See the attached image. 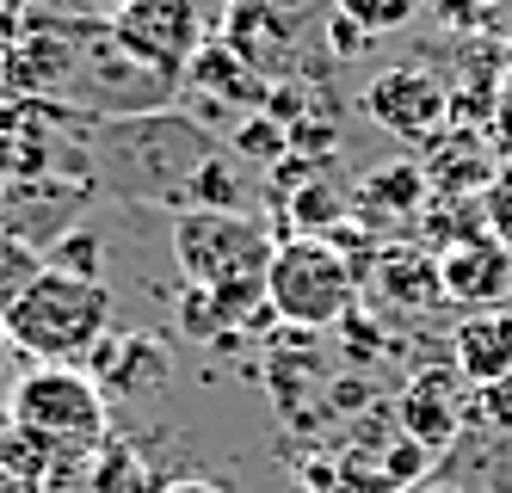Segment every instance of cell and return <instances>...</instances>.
I'll return each mask as SVG.
<instances>
[{
  "mask_svg": "<svg viewBox=\"0 0 512 493\" xmlns=\"http://www.w3.org/2000/svg\"><path fill=\"white\" fill-rule=\"evenodd\" d=\"M278 241L241 210H179L173 216V259L192 290L216 296L229 327L253 309H266V265Z\"/></svg>",
  "mask_w": 512,
  "mask_h": 493,
  "instance_id": "cell-1",
  "label": "cell"
},
{
  "mask_svg": "<svg viewBox=\"0 0 512 493\" xmlns=\"http://www.w3.org/2000/svg\"><path fill=\"white\" fill-rule=\"evenodd\" d=\"M105 321H112V296H105L99 278H75L62 265H44L0 327H7L13 352L38 364H81L99 352Z\"/></svg>",
  "mask_w": 512,
  "mask_h": 493,
  "instance_id": "cell-2",
  "label": "cell"
},
{
  "mask_svg": "<svg viewBox=\"0 0 512 493\" xmlns=\"http://www.w3.org/2000/svg\"><path fill=\"white\" fill-rule=\"evenodd\" d=\"M7 426L38 444L56 469H68L75 457L105 444V395L75 364H38L7 395Z\"/></svg>",
  "mask_w": 512,
  "mask_h": 493,
  "instance_id": "cell-3",
  "label": "cell"
},
{
  "mask_svg": "<svg viewBox=\"0 0 512 493\" xmlns=\"http://www.w3.org/2000/svg\"><path fill=\"white\" fill-rule=\"evenodd\" d=\"M358 259L327 241V235H284L272 265H266V309L284 321V327H303V333H321V327H340L352 309H358Z\"/></svg>",
  "mask_w": 512,
  "mask_h": 493,
  "instance_id": "cell-4",
  "label": "cell"
},
{
  "mask_svg": "<svg viewBox=\"0 0 512 493\" xmlns=\"http://www.w3.org/2000/svg\"><path fill=\"white\" fill-rule=\"evenodd\" d=\"M118 130H124V142L105 130V142H118V148H99V155L118 161L130 192H142L149 204H167V210H192V185L216 161V142L186 118H142V124H118Z\"/></svg>",
  "mask_w": 512,
  "mask_h": 493,
  "instance_id": "cell-5",
  "label": "cell"
},
{
  "mask_svg": "<svg viewBox=\"0 0 512 493\" xmlns=\"http://www.w3.org/2000/svg\"><path fill=\"white\" fill-rule=\"evenodd\" d=\"M112 44L155 81H179L192 74L198 50H204V13L198 0H124L112 13Z\"/></svg>",
  "mask_w": 512,
  "mask_h": 493,
  "instance_id": "cell-6",
  "label": "cell"
},
{
  "mask_svg": "<svg viewBox=\"0 0 512 493\" xmlns=\"http://www.w3.org/2000/svg\"><path fill=\"white\" fill-rule=\"evenodd\" d=\"M358 111H364V118H371L383 136L426 148L438 130H445V118H451V93L438 87L426 68H383L377 81L358 93Z\"/></svg>",
  "mask_w": 512,
  "mask_h": 493,
  "instance_id": "cell-7",
  "label": "cell"
},
{
  "mask_svg": "<svg viewBox=\"0 0 512 493\" xmlns=\"http://www.w3.org/2000/svg\"><path fill=\"white\" fill-rule=\"evenodd\" d=\"M438 284H445V302H463V309H506L512 296V247H500L494 235H469L457 247L438 253Z\"/></svg>",
  "mask_w": 512,
  "mask_h": 493,
  "instance_id": "cell-8",
  "label": "cell"
},
{
  "mask_svg": "<svg viewBox=\"0 0 512 493\" xmlns=\"http://www.w3.org/2000/svg\"><path fill=\"white\" fill-rule=\"evenodd\" d=\"M451 370H420L414 383L401 389V401H395L401 432H408V444H420V450H445L463 432V395H457V376Z\"/></svg>",
  "mask_w": 512,
  "mask_h": 493,
  "instance_id": "cell-9",
  "label": "cell"
},
{
  "mask_svg": "<svg viewBox=\"0 0 512 493\" xmlns=\"http://www.w3.org/2000/svg\"><path fill=\"white\" fill-rule=\"evenodd\" d=\"M451 364L469 389H494L512 376V309H475L451 333Z\"/></svg>",
  "mask_w": 512,
  "mask_h": 493,
  "instance_id": "cell-10",
  "label": "cell"
},
{
  "mask_svg": "<svg viewBox=\"0 0 512 493\" xmlns=\"http://www.w3.org/2000/svg\"><path fill=\"white\" fill-rule=\"evenodd\" d=\"M44 493H155L149 469H142V457L130 444L105 438L99 450H87V457H75L68 469H56L44 481Z\"/></svg>",
  "mask_w": 512,
  "mask_h": 493,
  "instance_id": "cell-11",
  "label": "cell"
},
{
  "mask_svg": "<svg viewBox=\"0 0 512 493\" xmlns=\"http://www.w3.org/2000/svg\"><path fill=\"white\" fill-rule=\"evenodd\" d=\"M99 395L105 389H124V395H161L167 389V352L155 346L149 333H130V339H99V352L87 358Z\"/></svg>",
  "mask_w": 512,
  "mask_h": 493,
  "instance_id": "cell-12",
  "label": "cell"
},
{
  "mask_svg": "<svg viewBox=\"0 0 512 493\" xmlns=\"http://www.w3.org/2000/svg\"><path fill=\"white\" fill-rule=\"evenodd\" d=\"M290 19L278 13V0H235L229 13V50L253 74H284L290 68Z\"/></svg>",
  "mask_w": 512,
  "mask_h": 493,
  "instance_id": "cell-13",
  "label": "cell"
},
{
  "mask_svg": "<svg viewBox=\"0 0 512 493\" xmlns=\"http://www.w3.org/2000/svg\"><path fill=\"white\" fill-rule=\"evenodd\" d=\"M426 204H432V179L420 161H395L383 173H364L352 192V210L364 222H414V216H426Z\"/></svg>",
  "mask_w": 512,
  "mask_h": 493,
  "instance_id": "cell-14",
  "label": "cell"
},
{
  "mask_svg": "<svg viewBox=\"0 0 512 493\" xmlns=\"http://www.w3.org/2000/svg\"><path fill=\"white\" fill-rule=\"evenodd\" d=\"M377 284H383L389 302H401V309L445 302V284H438V259H420V247H383V259H377Z\"/></svg>",
  "mask_w": 512,
  "mask_h": 493,
  "instance_id": "cell-15",
  "label": "cell"
},
{
  "mask_svg": "<svg viewBox=\"0 0 512 493\" xmlns=\"http://www.w3.org/2000/svg\"><path fill=\"white\" fill-rule=\"evenodd\" d=\"M284 210H290V235H327V241H334L346 229V216H352V198L340 192L334 179L309 173L297 192L284 198Z\"/></svg>",
  "mask_w": 512,
  "mask_h": 493,
  "instance_id": "cell-16",
  "label": "cell"
},
{
  "mask_svg": "<svg viewBox=\"0 0 512 493\" xmlns=\"http://www.w3.org/2000/svg\"><path fill=\"white\" fill-rule=\"evenodd\" d=\"M44 265L50 259H38V247H31V241H19V235L0 229V321L13 315V302L31 290V278H38Z\"/></svg>",
  "mask_w": 512,
  "mask_h": 493,
  "instance_id": "cell-17",
  "label": "cell"
},
{
  "mask_svg": "<svg viewBox=\"0 0 512 493\" xmlns=\"http://www.w3.org/2000/svg\"><path fill=\"white\" fill-rule=\"evenodd\" d=\"M192 81L198 87H223V93H241V99H260V74H253L229 44H216V50H198V62H192Z\"/></svg>",
  "mask_w": 512,
  "mask_h": 493,
  "instance_id": "cell-18",
  "label": "cell"
},
{
  "mask_svg": "<svg viewBox=\"0 0 512 493\" xmlns=\"http://www.w3.org/2000/svg\"><path fill=\"white\" fill-rule=\"evenodd\" d=\"M426 7V0H334V13H346V19H358L371 37H383V31H401V25H414V13Z\"/></svg>",
  "mask_w": 512,
  "mask_h": 493,
  "instance_id": "cell-19",
  "label": "cell"
},
{
  "mask_svg": "<svg viewBox=\"0 0 512 493\" xmlns=\"http://www.w3.org/2000/svg\"><path fill=\"white\" fill-rule=\"evenodd\" d=\"M482 216H488V235L512 247V161H500L494 179L482 185Z\"/></svg>",
  "mask_w": 512,
  "mask_h": 493,
  "instance_id": "cell-20",
  "label": "cell"
},
{
  "mask_svg": "<svg viewBox=\"0 0 512 493\" xmlns=\"http://www.w3.org/2000/svg\"><path fill=\"white\" fill-rule=\"evenodd\" d=\"M488 136H494V148H500V161H512V62L500 68L494 111H488Z\"/></svg>",
  "mask_w": 512,
  "mask_h": 493,
  "instance_id": "cell-21",
  "label": "cell"
},
{
  "mask_svg": "<svg viewBox=\"0 0 512 493\" xmlns=\"http://www.w3.org/2000/svg\"><path fill=\"white\" fill-rule=\"evenodd\" d=\"M93 247H99L93 235H81V229H68L50 265H62V272H75V278H99V253H93Z\"/></svg>",
  "mask_w": 512,
  "mask_h": 493,
  "instance_id": "cell-22",
  "label": "cell"
},
{
  "mask_svg": "<svg viewBox=\"0 0 512 493\" xmlns=\"http://www.w3.org/2000/svg\"><path fill=\"white\" fill-rule=\"evenodd\" d=\"M284 142H290V136H284L278 124H241V130H235V148H241V155H253V161H278Z\"/></svg>",
  "mask_w": 512,
  "mask_h": 493,
  "instance_id": "cell-23",
  "label": "cell"
},
{
  "mask_svg": "<svg viewBox=\"0 0 512 493\" xmlns=\"http://www.w3.org/2000/svg\"><path fill=\"white\" fill-rule=\"evenodd\" d=\"M327 37H334V56H358L364 44H371V31H364L358 19H346V13L327 19Z\"/></svg>",
  "mask_w": 512,
  "mask_h": 493,
  "instance_id": "cell-24",
  "label": "cell"
},
{
  "mask_svg": "<svg viewBox=\"0 0 512 493\" xmlns=\"http://www.w3.org/2000/svg\"><path fill=\"white\" fill-rule=\"evenodd\" d=\"M482 413H488V426H512V376L494 389H482Z\"/></svg>",
  "mask_w": 512,
  "mask_h": 493,
  "instance_id": "cell-25",
  "label": "cell"
},
{
  "mask_svg": "<svg viewBox=\"0 0 512 493\" xmlns=\"http://www.w3.org/2000/svg\"><path fill=\"white\" fill-rule=\"evenodd\" d=\"M155 493H223V487H216V481H167Z\"/></svg>",
  "mask_w": 512,
  "mask_h": 493,
  "instance_id": "cell-26",
  "label": "cell"
},
{
  "mask_svg": "<svg viewBox=\"0 0 512 493\" xmlns=\"http://www.w3.org/2000/svg\"><path fill=\"white\" fill-rule=\"evenodd\" d=\"M0 358H7V327H0Z\"/></svg>",
  "mask_w": 512,
  "mask_h": 493,
  "instance_id": "cell-27",
  "label": "cell"
},
{
  "mask_svg": "<svg viewBox=\"0 0 512 493\" xmlns=\"http://www.w3.org/2000/svg\"><path fill=\"white\" fill-rule=\"evenodd\" d=\"M0 438H7V420H0Z\"/></svg>",
  "mask_w": 512,
  "mask_h": 493,
  "instance_id": "cell-28",
  "label": "cell"
},
{
  "mask_svg": "<svg viewBox=\"0 0 512 493\" xmlns=\"http://www.w3.org/2000/svg\"><path fill=\"white\" fill-rule=\"evenodd\" d=\"M118 7H124V0H118Z\"/></svg>",
  "mask_w": 512,
  "mask_h": 493,
  "instance_id": "cell-29",
  "label": "cell"
}]
</instances>
